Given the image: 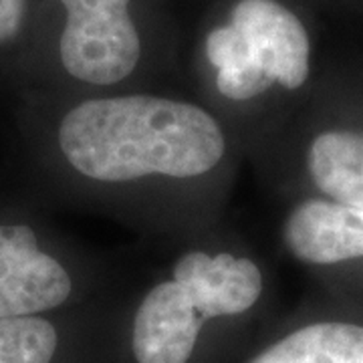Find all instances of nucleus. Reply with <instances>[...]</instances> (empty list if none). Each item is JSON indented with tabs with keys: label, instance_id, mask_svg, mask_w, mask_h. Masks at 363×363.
<instances>
[{
	"label": "nucleus",
	"instance_id": "obj_10",
	"mask_svg": "<svg viewBox=\"0 0 363 363\" xmlns=\"http://www.w3.org/2000/svg\"><path fill=\"white\" fill-rule=\"evenodd\" d=\"M28 16V0H0V47L21 37Z\"/></svg>",
	"mask_w": 363,
	"mask_h": 363
},
{
	"label": "nucleus",
	"instance_id": "obj_5",
	"mask_svg": "<svg viewBox=\"0 0 363 363\" xmlns=\"http://www.w3.org/2000/svg\"><path fill=\"white\" fill-rule=\"evenodd\" d=\"M130 269L91 248L45 238L35 224L0 222V319L37 317L104 301Z\"/></svg>",
	"mask_w": 363,
	"mask_h": 363
},
{
	"label": "nucleus",
	"instance_id": "obj_4",
	"mask_svg": "<svg viewBox=\"0 0 363 363\" xmlns=\"http://www.w3.org/2000/svg\"><path fill=\"white\" fill-rule=\"evenodd\" d=\"M55 91L176 87L178 59L162 0H55Z\"/></svg>",
	"mask_w": 363,
	"mask_h": 363
},
{
	"label": "nucleus",
	"instance_id": "obj_3",
	"mask_svg": "<svg viewBox=\"0 0 363 363\" xmlns=\"http://www.w3.org/2000/svg\"><path fill=\"white\" fill-rule=\"evenodd\" d=\"M190 91L226 123L247 164L305 101L309 28L285 0H226L200 33Z\"/></svg>",
	"mask_w": 363,
	"mask_h": 363
},
{
	"label": "nucleus",
	"instance_id": "obj_8",
	"mask_svg": "<svg viewBox=\"0 0 363 363\" xmlns=\"http://www.w3.org/2000/svg\"><path fill=\"white\" fill-rule=\"evenodd\" d=\"M247 363H363V323L321 319L298 325Z\"/></svg>",
	"mask_w": 363,
	"mask_h": 363
},
{
	"label": "nucleus",
	"instance_id": "obj_1",
	"mask_svg": "<svg viewBox=\"0 0 363 363\" xmlns=\"http://www.w3.org/2000/svg\"><path fill=\"white\" fill-rule=\"evenodd\" d=\"M40 111L43 164L69 204L162 248L226 220L245 152L190 89L52 93Z\"/></svg>",
	"mask_w": 363,
	"mask_h": 363
},
{
	"label": "nucleus",
	"instance_id": "obj_7",
	"mask_svg": "<svg viewBox=\"0 0 363 363\" xmlns=\"http://www.w3.org/2000/svg\"><path fill=\"white\" fill-rule=\"evenodd\" d=\"M281 245L298 264L329 274L363 269V208L297 198L281 222Z\"/></svg>",
	"mask_w": 363,
	"mask_h": 363
},
{
	"label": "nucleus",
	"instance_id": "obj_2",
	"mask_svg": "<svg viewBox=\"0 0 363 363\" xmlns=\"http://www.w3.org/2000/svg\"><path fill=\"white\" fill-rule=\"evenodd\" d=\"M164 252L119 305L131 363H196L210 335L252 323L267 307L271 267L226 220Z\"/></svg>",
	"mask_w": 363,
	"mask_h": 363
},
{
	"label": "nucleus",
	"instance_id": "obj_6",
	"mask_svg": "<svg viewBox=\"0 0 363 363\" xmlns=\"http://www.w3.org/2000/svg\"><path fill=\"white\" fill-rule=\"evenodd\" d=\"M248 164L285 194L307 188L303 198L363 208V123L295 111Z\"/></svg>",
	"mask_w": 363,
	"mask_h": 363
},
{
	"label": "nucleus",
	"instance_id": "obj_9",
	"mask_svg": "<svg viewBox=\"0 0 363 363\" xmlns=\"http://www.w3.org/2000/svg\"><path fill=\"white\" fill-rule=\"evenodd\" d=\"M61 327L49 315L0 319V363H55Z\"/></svg>",
	"mask_w": 363,
	"mask_h": 363
}]
</instances>
